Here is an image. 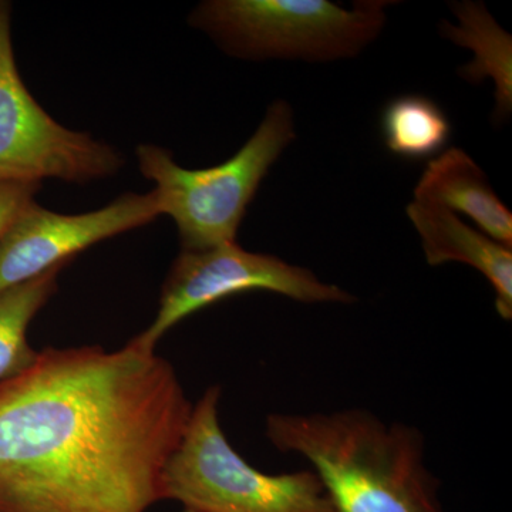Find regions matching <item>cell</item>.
I'll return each mask as SVG.
<instances>
[{"instance_id":"obj_1","label":"cell","mask_w":512,"mask_h":512,"mask_svg":"<svg viewBox=\"0 0 512 512\" xmlns=\"http://www.w3.org/2000/svg\"><path fill=\"white\" fill-rule=\"evenodd\" d=\"M192 407L136 343L42 350L0 384V512H146Z\"/></svg>"},{"instance_id":"obj_2","label":"cell","mask_w":512,"mask_h":512,"mask_svg":"<svg viewBox=\"0 0 512 512\" xmlns=\"http://www.w3.org/2000/svg\"><path fill=\"white\" fill-rule=\"evenodd\" d=\"M265 433L311 464L335 512H444L417 427L346 409L269 414Z\"/></svg>"},{"instance_id":"obj_3","label":"cell","mask_w":512,"mask_h":512,"mask_svg":"<svg viewBox=\"0 0 512 512\" xmlns=\"http://www.w3.org/2000/svg\"><path fill=\"white\" fill-rule=\"evenodd\" d=\"M295 137L292 107L276 100L254 136L225 163L187 170L154 144H140L136 156L141 174L156 184L161 214L177 225L183 251H205L235 242L259 185Z\"/></svg>"},{"instance_id":"obj_4","label":"cell","mask_w":512,"mask_h":512,"mask_svg":"<svg viewBox=\"0 0 512 512\" xmlns=\"http://www.w3.org/2000/svg\"><path fill=\"white\" fill-rule=\"evenodd\" d=\"M390 5L360 0L345 9L329 0H208L188 22L239 59L333 62L359 55L376 40Z\"/></svg>"},{"instance_id":"obj_5","label":"cell","mask_w":512,"mask_h":512,"mask_svg":"<svg viewBox=\"0 0 512 512\" xmlns=\"http://www.w3.org/2000/svg\"><path fill=\"white\" fill-rule=\"evenodd\" d=\"M220 386L192 407L163 473L164 500L192 512H335L312 470L266 474L229 444L218 417Z\"/></svg>"},{"instance_id":"obj_6","label":"cell","mask_w":512,"mask_h":512,"mask_svg":"<svg viewBox=\"0 0 512 512\" xmlns=\"http://www.w3.org/2000/svg\"><path fill=\"white\" fill-rule=\"evenodd\" d=\"M123 164L109 144L63 127L33 99L16 64L12 6L0 0V184H83L111 177Z\"/></svg>"},{"instance_id":"obj_7","label":"cell","mask_w":512,"mask_h":512,"mask_svg":"<svg viewBox=\"0 0 512 512\" xmlns=\"http://www.w3.org/2000/svg\"><path fill=\"white\" fill-rule=\"evenodd\" d=\"M258 291L302 303L356 302L348 291L320 281L309 269L288 264L278 256L245 251L237 242H229L178 255L165 279L156 319L131 342L154 350L168 330L192 313L229 296Z\"/></svg>"},{"instance_id":"obj_8","label":"cell","mask_w":512,"mask_h":512,"mask_svg":"<svg viewBox=\"0 0 512 512\" xmlns=\"http://www.w3.org/2000/svg\"><path fill=\"white\" fill-rule=\"evenodd\" d=\"M161 215L156 192L121 195L101 210L64 215L29 202L0 237V292L67 265L84 249L150 224Z\"/></svg>"},{"instance_id":"obj_9","label":"cell","mask_w":512,"mask_h":512,"mask_svg":"<svg viewBox=\"0 0 512 512\" xmlns=\"http://www.w3.org/2000/svg\"><path fill=\"white\" fill-rule=\"evenodd\" d=\"M406 212L419 232L427 264L460 262L477 269L493 286L498 315L511 320L512 248L470 227L441 205L413 200Z\"/></svg>"},{"instance_id":"obj_10","label":"cell","mask_w":512,"mask_h":512,"mask_svg":"<svg viewBox=\"0 0 512 512\" xmlns=\"http://www.w3.org/2000/svg\"><path fill=\"white\" fill-rule=\"evenodd\" d=\"M414 200L461 212L494 241L512 248V214L484 171L466 151L451 147L431 160L414 188Z\"/></svg>"},{"instance_id":"obj_11","label":"cell","mask_w":512,"mask_h":512,"mask_svg":"<svg viewBox=\"0 0 512 512\" xmlns=\"http://www.w3.org/2000/svg\"><path fill=\"white\" fill-rule=\"evenodd\" d=\"M453 10L460 25L444 22L441 32L451 42L476 53V59L460 70V76L471 83H480L485 77L494 80V119L503 121L512 110L511 36L497 25L483 3H453Z\"/></svg>"},{"instance_id":"obj_12","label":"cell","mask_w":512,"mask_h":512,"mask_svg":"<svg viewBox=\"0 0 512 512\" xmlns=\"http://www.w3.org/2000/svg\"><path fill=\"white\" fill-rule=\"evenodd\" d=\"M64 266H55L0 292V384L35 365L39 352L28 343V328L37 312L55 295L57 276Z\"/></svg>"},{"instance_id":"obj_13","label":"cell","mask_w":512,"mask_h":512,"mask_svg":"<svg viewBox=\"0 0 512 512\" xmlns=\"http://www.w3.org/2000/svg\"><path fill=\"white\" fill-rule=\"evenodd\" d=\"M384 144L394 156L426 160L439 154L451 137V123L436 103L420 94L390 100L380 121Z\"/></svg>"},{"instance_id":"obj_14","label":"cell","mask_w":512,"mask_h":512,"mask_svg":"<svg viewBox=\"0 0 512 512\" xmlns=\"http://www.w3.org/2000/svg\"><path fill=\"white\" fill-rule=\"evenodd\" d=\"M40 183L0 184V237L8 229L23 208L35 200Z\"/></svg>"},{"instance_id":"obj_15","label":"cell","mask_w":512,"mask_h":512,"mask_svg":"<svg viewBox=\"0 0 512 512\" xmlns=\"http://www.w3.org/2000/svg\"><path fill=\"white\" fill-rule=\"evenodd\" d=\"M183 512H192V511H190V510H184Z\"/></svg>"}]
</instances>
